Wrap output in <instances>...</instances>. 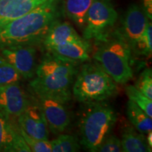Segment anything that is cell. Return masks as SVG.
I'll use <instances>...</instances> for the list:
<instances>
[{"instance_id": "obj_5", "label": "cell", "mask_w": 152, "mask_h": 152, "mask_svg": "<svg viewBox=\"0 0 152 152\" xmlns=\"http://www.w3.org/2000/svg\"><path fill=\"white\" fill-rule=\"evenodd\" d=\"M118 92L117 83L96 63L83 64L72 87L74 98L84 104L106 102Z\"/></svg>"}, {"instance_id": "obj_3", "label": "cell", "mask_w": 152, "mask_h": 152, "mask_svg": "<svg viewBox=\"0 0 152 152\" xmlns=\"http://www.w3.org/2000/svg\"><path fill=\"white\" fill-rule=\"evenodd\" d=\"M117 119L116 112L107 102L85 104L78 123L81 147L89 151L96 152L111 134Z\"/></svg>"}, {"instance_id": "obj_7", "label": "cell", "mask_w": 152, "mask_h": 152, "mask_svg": "<svg viewBox=\"0 0 152 152\" xmlns=\"http://www.w3.org/2000/svg\"><path fill=\"white\" fill-rule=\"evenodd\" d=\"M32 99L40 108L51 132L59 134L67 130L71 123V115L65 106L66 104L40 94L33 93Z\"/></svg>"}, {"instance_id": "obj_11", "label": "cell", "mask_w": 152, "mask_h": 152, "mask_svg": "<svg viewBox=\"0 0 152 152\" xmlns=\"http://www.w3.org/2000/svg\"><path fill=\"white\" fill-rule=\"evenodd\" d=\"M18 125L33 138L48 140L49 128L39 106L32 99L31 104L18 117Z\"/></svg>"}, {"instance_id": "obj_25", "label": "cell", "mask_w": 152, "mask_h": 152, "mask_svg": "<svg viewBox=\"0 0 152 152\" xmlns=\"http://www.w3.org/2000/svg\"><path fill=\"white\" fill-rule=\"evenodd\" d=\"M123 151L121 140L117 136L110 134L102 142L96 152H121Z\"/></svg>"}, {"instance_id": "obj_27", "label": "cell", "mask_w": 152, "mask_h": 152, "mask_svg": "<svg viewBox=\"0 0 152 152\" xmlns=\"http://www.w3.org/2000/svg\"><path fill=\"white\" fill-rule=\"evenodd\" d=\"M147 144H149V146L150 147H152V131L151 132H149V133H147Z\"/></svg>"}, {"instance_id": "obj_12", "label": "cell", "mask_w": 152, "mask_h": 152, "mask_svg": "<svg viewBox=\"0 0 152 152\" xmlns=\"http://www.w3.org/2000/svg\"><path fill=\"white\" fill-rule=\"evenodd\" d=\"M0 151L30 152L20 131L11 118L0 112Z\"/></svg>"}, {"instance_id": "obj_14", "label": "cell", "mask_w": 152, "mask_h": 152, "mask_svg": "<svg viewBox=\"0 0 152 152\" xmlns=\"http://www.w3.org/2000/svg\"><path fill=\"white\" fill-rule=\"evenodd\" d=\"M80 38L82 37L69 23L60 22L57 20L51 26L42 43L47 50H49L58 45Z\"/></svg>"}, {"instance_id": "obj_20", "label": "cell", "mask_w": 152, "mask_h": 152, "mask_svg": "<svg viewBox=\"0 0 152 152\" xmlns=\"http://www.w3.org/2000/svg\"><path fill=\"white\" fill-rule=\"evenodd\" d=\"M21 78V75L14 66L2 55H0V87L19 83Z\"/></svg>"}, {"instance_id": "obj_19", "label": "cell", "mask_w": 152, "mask_h": 152, "mask_svg": "<svg viewBox=\"0 0 152 152\" xmlns=\"http://www.w3.org/2000/svg\"><path fill=\"white\" fill-rule=\"evenodd\" d=\"M52 152H75L82 149L78 139L66 134H59L58 137L50 141Z\"/></svg>"}, {"instance_id": "obj_15", "label": "cell", "mask_w": 152, "mask_h": 152, "mask_svg": "<svg viewBox=\"0 0 152 152\" xmlns=\"http://www.w3.org/2000/svg\"><path fill=\"white\" fill-rule=\"evenodd\" d=\"M91 47L90 43L84 38L69 42L49 49L51 52L64 58L78 63H84L90 60Z\"/></svg>"}, {"instance_id": "obj_17", "label": "cell", "mask_w": 152, "mask_h": 152, "mask_svg": "<svg viewBox=\"0 0 152 152\" xmlns=\"http://www.w3.org/2000/svg\"><path fill=\"white\" fill-rule=\"evenodd\" d=\"M126 113L129 121L138 132L144 134H147L149 132H151V118L130 100H128L127 102Z\"/></svg>"}, {"instance_id": "obj_1", "label": "cell", "mask_w": 152, "mask_h": 152, "mask_svg": "<svg viewBox=\"0 0 152 152\" xmlns=\"http://www.w3.org/2000/svg\"><path fill=\"white\" fill-rule=\"evenodd\" d=\"M59 0H47L0 28V48L13 45L37 46L42 43L60 16Z\"/></svg>"}, {"instance_id": "obj_6", "label": "cell", "mask_w": 152, "mask_h": 152, "mask_svg": "<svg viewBox=\"0 0 152 152\" xmlns=\"http://www.w3.org/2000/svg\"><path fill=\"white\" fill-rule=\"evenodd\" d=\"M117 19L118 13L110 0H93L85 19L83 38L97 41L104 39Z\"/></svg>"}, {"instance_id": "obj_18", "label": "cell", "mask_w": 152, "mask_h": 152, "mask_svg": "<svg viewBox=\"0 0 152 152\" xmlns=\"http://www.w3.org/2000/svg\"><path fill=\"white\" fill-rule=\"evenodd\" d=\"M93 0H66L64 10L68 18L80 28H84L86 16Z\"/></svg>"}, {"instance_id": "obj_2", "label": "cell", "mask_w": 152, "mask_h": 152, "mask_svg": "<svg viewBox=\"0 0 152 152\" xmlns=\"http://www.w3.org/2000/svg\"><path fill=\"white\" fill-rule=\"evenodd\" d=\"M78 64L48 51L37 66L36 77L30 83L32 93L47 95L66 104L71 100Z\"/></svg>"}, {"instance_id": "obj_4", "label": "cell", "mask_w": 152, "mask_h": 152, "mask_svg": "<svg viewBox=\"0 0 152 152\" xmlns=\"http://www.w3.org/2000/svg\"><path fill=\"white\" fill-rule=\"evenodd\" d=\"M100 45L93 54L98 64L117 84L124 85L132 79V51L116 32L99 40Z\"/></svg>"}, {"instance_id": "obj_21", "label": "cell", "mask_w": 152, "mask_h": 152, "mask_svg": "<svg viewBox=\"0 0 152 152\" xmlns=\"http://www.w3.org/2000/svg\"><path fill=\"white\" fill-rule=\"evenodd\" d=\"M125 93L129 100L134 102L149 117L152 118V99L142 94L134 85H128L125 87Z\"/></svg>"}, {"instance_id": "obj_8", "label": "cell", "mask_w": 152, "mask_h": 152, "mask_svg": "<svg viewBox=\"0 0 152 152\" xmlns=\"http://www.w3.org/2000/svg\"><path fill=\"white\" fill-rule=\"evenodd\" d=\"M1 54L22 77L31 79L35 75L37 68V50L32 45H13L1 48Z\"/></svg>"}, {"instance_id": "obj_13", "label": "cell", "mask_w": 152, "mask_h": 152, "mask_svg": "<svg viewBox=\"0 0 152 152\" xmlns=\"http://www.w3.org/2000/svg\"><path fill=\"white\" fill-rule=\"evenodd\" d=\"M47 0H0V28L20 18Z\"/></svg>"}, {"instance_id": "obj_24", "label": "cell", "mask_w": 152, "mask_h": 152, "mask_svg": "<svg viewBox=\"0 0 152 152\" xmlns=\"http://www.w3.org/2000/svg\"><path fill=\"white\" fill-rule=\"evenodd\" d=\"M20 128V127H19ZM20 133L29 147L30 151L33 152H52L50 142L49 140H39L28 135L22 129L20 128Z\"/></svg>"}, {"instance_id": "obj_9", "label": "cell", "mask_w": 152, "mask_h": 152, "mask_svg": "<svg viewBox=\"0 0 152 152\" xmlns=\"http://www.w3.org/2000/svg\"><path fill=\"white\" fill-rule=\"evenodd\" d=\"M31 102L19 83L0 87V112L9 117L18 118Z\"/></svg>"}, {"instance_id": "obj_10", "label": "cell", "mask_w": 152, "mask_h": 152, "mask_svg": "<svg viewBox=\"0 0 152 152\" xmlns=\"http://www.w3.org/2000/svg\"><path fill=\"white\" fill-rule=\"evenodd\" d=\"M149 20L143 10L137 4H132L127 11L122 28L118 33L128 44L132 51L144 32Z\"/></svg>"}, {"instance_id": "obj_16", "label": "cell", "mask_w": 152, "mask_h": 152, "mask_svg": "<svg viewBox=\"0 0 152 152\" xmlns=\"http://www.w3.org/2000/svg\"><path fill=\"white\" fill-rule=\"evenodd\" d=\"M123 151L125 152H151V148L147 144V139L142 133L138 132L135 128L130 125L125 126L121 135Z\"/></svg>"}, {"instance_id": "obj_22", "label": "cell", "mask_w": 152, "mask_h": 152, "mask_svg": "<svg viewBox=\"0 0 152 152\" xmlns=\"http://www.w3.org/2000/svg\"><path fill=\"white\" fill-rule=\"evenodd\" d=\"M133 51L142 56L150 58L152 52V25L148 22L144 32L137 41Z\"/></svg>"}, {"instance_id": "obj_23", "label": "cell", "mask_w": 152, "mask_h": 152, "mask_svg": "<svg viewBox=\"0 0 152 152\" xmlns=\"http://www.w3.org/2000/svg\"><path fill=\"white\" fill-rule=\"evenodd\" d=\"M134 87L142 94L152 99V71L151 68H146L140 74L135 82Z\"/></svg>"}, {"instance_id": "obj_26", "label": "cell", "mask_w": 152, "mask_h": 152, "mask_svg": "<svg viewBox=\"0 0 152 152\" xmlns=\"http://www.w3.org/2000/svg\"><path fill=\"white\" fill-rule=\"evenodd\" d=\"M142 10L148 19H152V0H142Z\"/></svg>"}]
</instances>
